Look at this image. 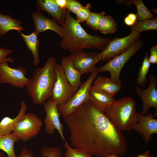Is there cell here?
Wrapping results in <instances>:
<instances>
[{
    "instance_id": "cell-1",
    "label": "cell",
    "mask_w": 157,
    "mask_h": 157,
    "mask_svg": "<svg viewBox=\"0 0 157 157\" xmlns=\"http://www.w3.org/2000/svg\"><path fill=\"white\" fill-rule=\"evenodd\" d=\"M70 131V145L97 157L124 156L127 142L123 134L90 101L64 118Z\"/></svg>"
},
{
    "instance_id": "cell-2",
    "label": "cell",
    "mask_w": 157,
    "mask_h": 157,
    "mask_svg": "<svg viewBox=\"0 0 157 157\" xmlns=\"http://www.w3.org/2000/svg\"><path fill=\"white\" fill-rule=\"evenodd\" d=\"M64 33L60 42L61 48L72 53L85 49L101 51L111 40L98 35L88 33L80 23L72 16L67 10L65 20L61 26Z\"/></svg>"
},
{
    "instance_id": "cell-3",
    "label": "cell",
    "mask_w": 157,
    "mask_h": 157,
    "mask_svg": "<svg viewBox=\"0 0 157 157\" xmlns=\"http://www.w3.org/2000/svg\"><path fill=\"white\" fill-rule=\"evenodd\" d=\"M56 63L54 57H49L43 67L35 69L33 76L29 79L26 91L34 104H43L50 98L56 78Z\"/></svg>"
},
{
    "instance_id": "cell-4",
    "label": "cell",
    "mask_w": 157,
    "mask_h": 157,
    "mask_svg": "<svg viewBox=\"0 0 157 157\" xmlns=\"http://www.w3.org/2000/svg\"><path fill=\"white\" fill-rule=\"evenodd\" d=\"M105 113L121 131H131L138 122L136 101L129 96L115 100Z\"/></svg>"
},
{
    "instance_id": "cell-5",
    "label": "cell",
    "mask_w": 157,
    "mask_h": 157,
    "mask_svg": "<svg viewBox=\"0 0 157 157\" xmlns=\"http://www.w3.org/2000/svg\"><path fill=\"white\" fill-rule=\"evenodd\" d=\"M143 46L142 40H139L125 52L107 62L102 66L97 67L98 73L109 72L110 74V79L121 85L120 74L123 66L129 59L135 55Z\"/></svg>"
},
{
    "instance_id": "cell-6",
    "label": "cell",
    "mask_w": 157,
    "mask_h": 157,
    "mask_svg": "<svg viewBox=\"0 0 157 157\" xmlns=\"http://www.w3.org/2000/svg\"><path fill=\"white\" fill-rule=\"evenodd\" d=\"M55 68L56 78L50 99L57 106L61 105L68 102L78 88L70 84L60 64L56 63Z\"/></svg>"
},
{
    "instance_id": "cell-7",
    "label": "cell",
    "mask_w": 157,
    "mask_h": 157,
    "mask_svg": "<svg viewBox=\"0 0 157 157\" xmlns=\"http://www.w3.org/2000/svg\"><path fill=\"white\" fill-rule=\"evenodd\" d=\"M98 73L97 68V70L91 74L85 81L82 84L73 97L68 102L57 106L60 115L64 118L72 114L83 104L89 101L90 89Z\"/></svg>"
},
{
    "instance_id": "cell-8",
    "label": "cell",
    "mask_w": 157,
    "mask_h": 157,
    "mask_svg": "<svg viewBox=\"0 0 157 157\" xmlns=\"http://www.w3.org/2000/svg\"><path fill=\"white\" fill-rule=\"evenodd\" d=\"M42 124V119L35 114L32 113H26L12 133L17 141L22 140L25 142L39 134Z\"/></svg>"
},
{
    "instance_id": "cell-9",
    "label": "cell",
    "mask_w": 157,
    "mask_h": 157,
    "mask_svg": "<svg viewBox=\"0 0 157 157\" xmlns=\"http://www.w3.org/2000/svg\"><path fill=\"white\" fill-rule=\"evenodd\" d=\"M141 36L140 33L132 30L131 33L126 36L117 37L111 40L100 53L101 60L108 62L122 54L139 40Z\"/></svg>"
},
{
    "instance_id": "cell-10",
    "label": "cell",
    "mask_w": 157,
    "mask_h": 157,
    "mask_svg": "<svg viewBox=\"0 0 157 157\" xmlns=\"http://www.w3.org/2000/svg\"><path fill=\"white\" fill-rule=\"evenodd\" d=\"M75 67L83 74L92 73L97 69L96 64L101 60L100 53L86 52L83 49L71 53L68 56Z\"/></svg>"
},
{
    "instance_id": "cell-11",
    "label": "cell",
    "mask_w": 157,
    "mask_h": 157,
    "mask_svg": "<svg viewBox=\"0 0 157 157\" xmlns=\"http://www.w3.org/2000/svg\"><path fill=\"white\" fill-rule=\"evenodd\" d=\"M26 71L24 67L12 68L7 62H4L0 65V83H8L14 87L23 88L29 79L25 76Z\"/></svg>"
},
{
    "instance_id": "cell-12",
    "label": "cell",
    "mask_w": 157,
    "mask_h": 157,
    "mask_svg": "<svg viewBox=\"0 0 157 157\" xmlns=\"http://www.w3.org/2000/svg\"><path fill=\"white\" fill-rule=\"evenodd\" d=\"M43 104L46 113L44 121L45 133L52 135L56 130L62 140L66 141L63 135L64 127L60 120V114L58 110V106L50 99Z\"/></svg>"
},
{
    "instance_id": "cell-13",
    "label": "cell",
    "mask_w": 157,
    "mask_h": 157,
    "mask_svg": "<svg viewBox=\"0 0 157 157\" xmlns=\"http://www.w3.org/2000/svg\"><path fill=\"white\" fill-rule=\"evenodd\" d=\"M149 84L148 88L142 90L139 86H136L135 88L137 94L141 98L142 102V114L147 115L149 108L153 107L157 110V81L155 76L151 74L149 76Z\"/></svg>"
},
{
    "instance_id": "cell-14",
    "label": "cell",
    "mask_w": 157,
    "mask_h": 157,
    "mask_svg": "<svg viewBox=\"0 0 157 157\" xmlns=\"http://www.w3.org/2000/svg\"><path fill=\"white\" fill-rule=\"evenodd\" d=\"M133 129L142 135L147 143L151 139L153 134L157 133V119L154 118L151 112L146 115L138 113V122Z\"/></svg>"
},
{
    "instance_id": "cell-15",
    "label": "cell",
    "mask_w": 157,
    "mask_h": 157,
    "mask_svg": "<svg viewBox=\"0 0 157 157\" xmlns=\"http://www.w3.org/2000/svg\"><path fill=\"white\" fill-rule=\"evenodd\" d=\"M31 16L35 26V31L38 34L50 30L56 33L61 38L63 37L64 33L63 27L53 19L44 16L39 11L32 13Z\"/></svg>"
},
{
    "instance_id": "cell-16",
    "label": "cell",
    "mask_w": 157,
    "mask_h": 157,
    "mask_svg": "<svg viewBox=\"0 0 157 157\" xmlns=\"http://www.w3.org/2000/svg\"><path fill=\"white\" fill-rule=\"evenodd\" d=\"M36 2L37 11L42 10L49 14L59 25L64 24L67 9L60 8L54 0H37Z\"/></svg>"
},
{
    "instance_id": "cell-17",
    "label": "cell",
    "mask_w": 157,
    "mask_h": 157,
    "mask_svg": "<svg viewBox=\"0 0 157 157\" xmlns=\"http://www.w3.org/2000/svg\"><path fill=\"white\" fill-rule=\"evenodd\" d=\"M115 100L113 96L91 86L90 92L89 101L100 111L105 113Z\"/></svg>"
},
{
    "instance_id": "cell-18",
    "label": "cell",
    "mask_w": 157,
    "mask_h": 157,
    "mask_svg": "<svg viewBox=\"0 0 157 157\" xmlns=\"http://www.w3.org/2000/svg\"><path fill=\"white\" fill-rule=\"evenodd\" d=\"M60 65L70 84L74 88H79L82 84L81 77L83 74L75 67L69 57H62Z\"/></svg>"
},
{
    "instance_id": "cell-19",
    "label": "cell",
    "mask_w": 157,
    "mask_h": 157,
    "mask_svg": "<svg viewBox=\"0 0 157 157\" xmlns=\"http://www.w3.org/2000/svg\"><path fill=\"white\" fill-rule=\"evenodd\" d=\"M27 110L26 102L22 101L21 103L20 110L15 118L12 119L8 117L3 118L0 122V135L12 133L17 123L24 117Z\"/></svg>"
},
{
    "instance_id": "cell-20",
    "label": "cell",
    "mask_w": 157,
    "mask_h": 157,
    "mask_svg": "<svg viewBox=\"0 0 157 157\" xmlns=\"http://www.w3.org/2000/svg\"><path fill=\"white\" fill-rule=\"evenodd\" d=\"M92 86L113 97L121 88V85L111 80L110 78L100 75L97 76Z\"/></svg>"
},
{
    "instance_id": "cell-21",
    "label": "cell",
    "mask_w": 157,
    "mask_h": 157,
    "mask_svg": "<svg viewBox=\"0 0 157 157\" xmlns=\"http://www.w3.org/2000/svg\"><path fill=\"white\" fill-rule=\"evenodd\" d=\"M19 20L12 18L8 15H4L0 13V36L11 30H16L19 33L25 30Z\"/></svg>"
},
{
    "instance_id": "cell-22",
    "label": "cell",
    "mask_w": 157,
    "mask_h": 157,
    "mask_svg": "<svg viewBox=\"0 0 157 157\" xmlns=\"http://www.w3.org/2000/svg\"><path fill=\"white\" fill-rule=\"evenodd\" d=\"M28 49L32 53L33 56V64L37 65L40 62L38 49L40 41L37 35L38 34L35 31L29 35H25L20 32Z\"/></svg>"
},
{
    "instance_id": "cell-23",
    "label": "cell",
    "mask_w": 157,
    "mask_h": 157,
    "mask_svg": "<svg viewBox=\"0 0 157 157\" xmlns=\"http://www.w3.org/2000/svg\"><path fill=\"white\" fill-rule=\"evenodd\" d=\"M115 1L119 4L124 3L127 7L130 6L132 4L135 5L137 10L136 15L137 21L153 18V14L147 8L142 0H117Z\"/></svg>"
},
{
    "instance_id": "cell-24",
    "label": "cell",
    "mask_w": 157,
    "mask_h": 157,
    "mask_svg": "<svg viewBox=\"0 0 157 157\" xmlns=\"http://www.w3.org/2000/svg\"><path fill=\"white\" fill-rule=\"evenodd\" d=\"M117 22L111 16L105 14L100 18L98 25V30L104 34H112L117 30Z\"/></svg>"
},
{
    "instance_id": "cell-25",
    "label": "cell",
    "mask_w": 157,
    "mask_h": 157,
    "mask_svg": "<svg viewBox=\"0 0 157 157\" xmlns=\"http://www.w3.org/2000/svg\"><path fill=\"white\" fill-rule=\"evenodd\" d=\"M17 141L12 133L7 135H0V149L6 153L8 157H17L14 149L15 143Z\"/></svg>"
},
{
    "instance_id": "cell-26",
    "label": "cell",
    "mask_w": 157,
    "mask_h": 157,
    "mask_svg": "<svg viewBox=\"0 0 157 157\" xmlns=\"http://www.w3.org/2000/svg\"><path fill=\"white\" fill-rule=\"evenodd\" d=\"M148 53L146 52L144 55L142 65L139 67L137 79V83L142 87H145L148 83L147 75L151 65Z\"/></svg>"
},
{
    "instance_id": "cell-27",
    "label": "cell",
    "mask_w": 157,
    "mask_h": 157,
    "mask_svg": "<svg viewBox=\"0 0 157 157\" xmlns=\"http://www.w3.org/2000/svg\"><path fill=\"white\" fill-rule=\"evenodd\" d=\"M131 29L140 33L144 31L157 30V18L156 17L137 21L132 26Z\"/></svg>"
},
{
    "instance_id": "cell-28",
    "label": "cell",
    "mask_w": 157,
    "mask_h": 157,
    "mask_svg": "<svg viewBox=\"0 0 157 157\" xmlns=\"http://www.w3.org/2000/svg\"><path fill=\"white\" fill-rule=\"evenodd\" d=\"M64 146L66 149L64 157H92L91 154L85 150L72 148L66 141L64 144Z\"/></svg>"
},
{
    "instance_id": "cell-29",
    "label": "cell",
    "mask_w": 157,
    "mask_h": 157,
    "mask_svg": "<svg viewBox=\"0 0 157 157\" xmlns=\"http://www.w3.org/2000/svg\"><path fill=\"white\" fill-rule=\"evenodd\" d=\"M105 14V13L104 12L101 13L91 12L88 18L85 21V24L94 31L98 30L99 20L100 17Z\"/></svg>"
},
{
    "instance_id": "cell-30",
    "label": "cell",
    "mask_w": 157,
    "mask_h": 157,
    "mask_svg": "<svg viewBox=\"0 0 157 157\" xmlns=\"http://www.w3.org/2000/svg\"><path fill=\"white\" fill-rule=\"evenodd\" d=\"M41 154L45 157H62V151L57 147H43L41 151Z\"/></svg>"
},
{
    "instance_id": "cell-31",
    "label": "cell",
    "mask_w": 157,
    "mask_h": 157,
    "mask_svg": "<svg viewBox=\"0 0 157 157\" xmlns=\"http://www.w3.org/2000/svg\"><path fill=\"white\" fill-rule=\"evenodd\" d=\"M91 7V5L90 3H87L85 6H83L76 15V19L78 22L80 23L86 21L91 12L90 9Z\"/></svg>"
},
{
    "instance_id": "cell-32",
    "label": "cell",
    "mask_w": 157,
    "mask_h": 157,
    "mask_svg": "<svg viewBox=\"0 0 157 157\" xmlns=\"http://www.w3.org/2000/svg\"><path fill=\"white\" fill-rule=\"evenodd\" d=\"M67 9L76 15L83 6L80 1L76 0H67Z\"/></svg>"
},
{
    "instance_id": "cell-33",
    "label": "cell",
    "mask_w": 157,
    "mask_h": 157,
    "mask_svg": "<svg viewBox=\"0 0 157 157\" xmlns=\"http://www.w3.org/2000/svg\"><path fill=\"white\" fill-rule=\"evenodd\" d=\"M13 51L10 49H5L0 47V65L5 62L13 63L14 60L11 57H7Z\"/></svg>"
},
{
    "instance_id": "cell-34",
    "label": "cell",
    "mask_w": 157,
    "mask_h": 157,
    "mask_svg": "<svg viewBox=\"0 0 157 157\" xmlns=\"http://www.w3.org/2000/svg\"><path fill=\"white\" fill-rule=\"evenodd\" d=\"M124 21L126 25L132 26L137 21L136 14L133 13H129L124 18Z\"/></svg>"
},
{
    "instance_id": "cell-35",
    "label": "cell",
    "mask_w": 157,
    "mask_h": 157,
    "mask_svg": "<svg viewBox=\"0 0 157 157\" xmlns=\"http://www.w3.org/2000/svg\"><path fill=\"white\" fill-rule=\"evenodd\" d=\"M150 55L149 58V62L152 64H157V45L152 46L150 49Z\"/></svg>"
},
{
    "instance_id": "cell-36",
    "label": "cell",
    "mask_w": 157,
    "mask_h": 157,
    "mask_svg": "<svg viewBox=\"0 0 157 157\" xmlns=\"http://www.w3.org/2000/svg\"><path fill=\"white\" fill-rule=\"evenodd\" d=\"M34 154L31 151L24 146L17 157H33ZM42 157H45L42 156Z\"/></svg>"
},
{
    "instance_id": "cell-37",
    "label": "cell",
    "mask_w": 157,
    "mask_h": 157,
    "mask_svg": "<svg viewBox=\"0 0 157 157\" xmlns=\"http://www.w3.org/2000/svg\"><path fill=\"white\" fill-rule=\"evenodd\" d=\"M56 3L60 8L67 9V0H54Z\"/></svg>"
},
{
    "instance_id": "cell-38",
    "label": "cell",
    "mask_w": 157,
    "mask_h": 157,
    "mask_svg": "<svg viewBox=\"0 0 157 157\" xmlns=\"http://www.w3.org/2000/svg\"><path fill=\"white\" fill-rule=\"evenodd\" d=\"M136 157H154L150 155V151H144L141 154H139Z\"/></svg>"
},
{
    "instance_id": "cell-39",
    "label": "cell",
    "mask_w": 157,
    "mask_h": 157,
    "mask_svg": "<svg viewBox=\"0 0 157 157\" xmlns=\"http://www.w3.org/2000/svg\"><path fill=\"white\" fill-rule=\"evenodd\" d=\"M106 157H119L118 156L115 155V154H112L110 155H109Z\"/></svg>"
},
{
    "instance_id": "cell-40",
    "label": "cell",
    "mask_w": 157,
    "mask_h": 157,
    "mask_svg": "<svg viewBox=\"0 0 157 157\" xmlns=\"http://www.w3.org/2000/svg\"><path fill=\"white\" fill-rule=\"evenodd\" d=\"M0 157H8L4 155L2 152H0Z\"/></svg>"
}]
</instances>
